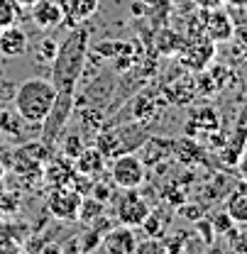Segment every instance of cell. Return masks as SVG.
<instances>
[{
    "label": "cell",
    "instance_id": "obj_12",
    "mask_svg": "<svg viewBox=\"0 0 247 254\" xmlns=\"http://www.w3.org/2000/svg\"><path fill=\"white\" fill-rule=\"evenodd\" d=\"M103 166H105V154L98 149V147H91V149H81L76 154V171L88 179H98L103 174Z\"/></svg>",
    "mask_w": 247,
    "mask_h": 254
},
{
    "label": "cell",
    "instance_id": "obj_1",
    "mask_svg": "<svg viewBox=\"0 0 247 254\" xmlns=\"http://www.w3.org/2000/svg\"><path fill=\"white\" fill-rule=\"evenodd\" d=\"M86 52H88V32L81 25H76L71 34L66 37V42H62L57 47V54L52 59V83L57 88V100L52 113L47 115L44 125V144H54L62 137L64 127L69 123L71 108H74V95H76V83L83 73L86 66Z\"/></svg>",
    "mask_w": 247,
    "mask_h": 254
},
{
    "label": "cell",
    "instance_id": "obj_14",
    "mask_svg": "<svg viewBox=\"0 0 247 254\" xmlns=\"http://www.w3.org/2000/svg\"><path fill=\"white\" fill-rule=\"evenodd\" d=\"M20 12H22V5L17 0H0V30L17 25Z\"/></svg>",
    "mask_w": 247,
    "mask_h": 254
},
{
    "label": "cell",
    "instance_id": "obj_10",
    "mask_svg": "<svg viewBox=\"0 0 247 254\" xmlns=\"http://www.w3.org/2000/svg\"><path fill=\"white\" fill-rule=\"evenodd\" d=\"M57 5L62 7L64 22H71V27H76L95 15L100 0H57Z\"/></svg>",
    "mask_w": 247,
    "mask_h": 254
},
{
    "label": "cell",
    "instance_id": "obj_7",
    "mask_svg": "<svg viewBox=\"0 0 247 254\" xmlns=\"http://www.w3.org/2000/svg\"><path fill=\"white\" fill-rule=\"evenodd\" d=\"M203 12V34L211 39V42H228L230 37H233V20H230V15L223 10V7H213V10H201Z\"/></svg>",
    "mask_w": 247,
    "mask_h": 254
},
{
    "label": "cell",
    "instance_id": "obj_3",
    "mask_svg": "<svg viewBox=\"0 0 247 254\" xmlns=\"http://www.w3.org/2000/svg\"><path fill=\"white\" fill-rule=\"evenodd\" d=\"M145 176H147V169H145V161L132 154V152H123L118 154L113 166H110V179L118 189H140L145 184Z\"/></svg>",
    "mask_w": 247,
    "mask_h": 254
},
{
    "label": "cell",
    "instance_id": "obj_9",
    "mask_svg": "<svg viewBox=\"0 0 247 254\" xmlns=\"http://www.w3.org/2000/svg\"><path fill=\"white\" fill-rule=\"evenodd\" d=\"M27 47H30V37L20 30L17 25L0 30V54H2L5 59H17V57H22V54L27 52Z\"/></svg>",
    "mask_w": 247,
    "mask_h": 254
},
{
    "label": "cell",
    "instance_id": "obj_11",
    "mask_svg": "<svg viewBox=\"0 0 247 254\" xmlns=\"http://www.w3.org/2000/svg\"><path fill=\"white\" fill-rule=\"evenodd\" d=\"M32 20L42 30H54L64 22V12L57 5V0H37L32 5Z\"/></svg>",
    "mask_w": 247,
    "mask_h": 254
},
{
    "label": "cell",
    "instance_id": "obj_5",
    "mask_svg": "<svg viewBox=\"0 0 247 254\" xmlns=\"http://www.w3.org/2000/svg\"><path fill=\"white\" fill-rule=\"evenodd\" d=\"M150 215V205L145 203V198H140L137 189H125V193L120 195L118 205H115V218L120 225H127V227H140L145 225Z\"/></svg>",
    "mask_w": 247,
    "mask_h": 254
},
{
    "label": "cell",
    "instance_id": "obj_16",
    "mask_svg": "<svg viewBox=\"0 0 247 254\" xmlns=\"http://www.w3.org/2000/svg\"><path fill=\"white\" fill-rule=\"evenodd\" d=\"M213 225H216L218 232H225V235H228V230H230V227H233L235 222L228 218V213H218L216 218H213Z\"/></svg>",
    "mask_w": 247,
    "mask_h": 254
},
{
    "label": "cell",
    "instance_id": "obj_15",
    "mask_svg": "<svg viewBox=\"0 0 247 254\" xmlns=\"http://www.w3.org/2000/svg\"><path fill=\"white\" fill-rule=\"evenodd\" d=\"M27 125L17 113H0V129L10 132L12 137H22V127Z\"/></svg>",
    "mask_w": 247,
    "mask_h": 254
},
{
    "label": "cell",
    "instance_id": "obj_18",
    "mask_svg": "<svg viewBox=\"0 0 247 254\" xmlns=\"http://www.w3.org/2000/svg\"><path fill=\"white\" fill-rule=\"evenodd\" d=\"M198 10H213V7H223L225 0H191Z\"/></svg>",
    "mask_w": 247,
    "mask_h": 254
},
{
    "label": "cell",
    "instance_id": "obj_20",
    "mask_svg": "<svg viewBox=\"0 0 247 254\" xmlns=\"http://www.w3.org/2000/svg\"><path fill=\"white\" fill-rule=\"evenodd\" d=\"M225 5H230L235 10H247V0H225Z\"/></svg>",
    "mask_w": 247,
    "mask_h": 254
},
{
    "label": "cell",
    "instance_id": "obj_13",
    "mask_svg": "<svg viewBox=\"0 0 247 254\" xmlns=\"http://www.w3.org/2000/svg\"><path fill=\"white\" fill-rule=\"evenodd\" d=\"M225 213L235 225H247V189L230 193V198L225 200Z\"/></svg>",
    "mask_w": 247,
    "mask_h": 254
},
{
    "label": "cell",
    "instance_id": "obj_17",
    "mask_svg": "<svg viewBox=\"0 0 247 254\" xmlns=\"http://www.w3.org/2000/svg\"><path fill=\"white\" fill-rule=\"evenodd\" d=\"M238 174H240L243 184H247V147L238 154Z\"/></svg>",
    "mask_w": 247,
    "mask_h": 254
},
{
    "label": "cell",
    "instance_id": "obj_4",
    "mask_svg": "<svg viewBox=\"0 0 247 254\" xmlns=\"http://www.w3.org/2000/svg\"><path fill=\"white\" fill-rule=\"evenodd\" d=\"M47 208L59 220H76L81 208V193L71 186H52L47 195Z\"/></svg>",
    "mask_w": 247,
    "mask_h": 254
},
{
    "label": "cell",
    "instance_id": "obj_2",
    "mask_svg": "<svg viewBox=\"0 0 247 254\" xmlns=\"http://www.w3.org/2000/svg\"><path fill=\"white\" fill-rule=\"evenodd\" d=\"M12 100H15V113L27 125H42L54 108L57 88H54L52 78L34 76V78H27L20 83Z\"/></svg>",
    "mask_w": 247,
    "mask_h": 254
},
{
    "label": "cell",
    "instance_id": "obj_6",
    "mask_svg": "<svg viewBox=\"0 0 247 254\" xmlns=\"http://www.w3.org/2000/svg\"><path fill=\"white\" fill-rule=\"evenodd\" d=\"M213 54H216V42H211L206 34L191 37L188 42L181 44V64L193 68V71L206 68L211 64V59H213Z\"/></svg>",
    "mask_w": 247,
    "mask_h": 254
},
{
    "label": "cell",
    "instance_id": "obj_8",
    "mask_svg": "<svg viewBox=\"0 0 247 254\" xmlns=\"http://www.w3.org/2000/svg\"><path fill=\"white\" fill-rule=\"evenodd\" d=\"M100 247L110 254H132L137 250V237H135L132 227H127V225L110 227V230L103 235Z\"/></svg>",
    "mask_w": 247,
    "mask_h": 254
},
{
    "label": "cell",
    "instance_id": "obj_21",
    "mask_svg": "<svg viewBox=\"0 0 247 254\" xmlns=\"http://www.w3.org/2000/svg\"><path fill=\"white\" fill-rule=\"evenodd\" d=\"M17 2H20V5H22V7H32V5H34V2H37V0H17Z\"/></svg>",
    "mask_w": 247,
    "mask_h": 254
},
{
    "label": "cell",
    "instance_id": "obj_19",
    "mask_svg": "<svg viewBox=\"0 0 247 254\" xmlns=\"http://www.w3.org/2000/svg\"><path fill=\"white\" fill-rule=\"evenodd\" d=\"M247 137V105L240 113V120H238V139H245Z\"/></svg>",
    "mask_w": 247,
    "mask_h": 254
},
{
    "label": "cell",
    "instance_id": "obj_22",
    "mask_svg": "<svg viewBox=\"0 0 247 254\" xmlns=\"http://www.w3.org/2000/svg\"><path fill=\"white\" fill-rule=\"evenodd\" d=\"M0 198H2V181H0Z\"/></svg>",
    "mask_w": 247,
    "mask_h": 254
}]
</instances>
